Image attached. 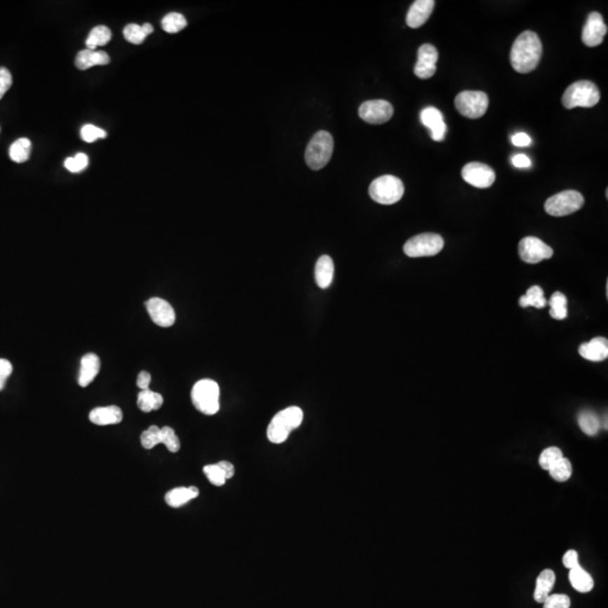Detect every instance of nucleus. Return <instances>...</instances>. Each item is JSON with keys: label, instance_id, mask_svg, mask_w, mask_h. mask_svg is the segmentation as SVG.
<instances>
[{"label": "nucleus", "instance_id": "obj_1", "mask_svg": "<svg viewBox=\"0 0 608 608\" xmlns=\"http://www.w3.org/2000/svg\"><path fill=\"white\" fill-rule=\"evenodd\" d=\"M542 42L536 33L525 31L516 39L510 51L513 68L520 74L535 70L542 57Z\"/></svg>", "mask_w": 608, "mask_h": 608}, {"label": "nucleus", "instance_id": "obj_2", "mask_svg": "<svg viewBox=\"0 0 608 608\" xmlns=\"http://www.w3.org/2000/svg\"><path fill=\"white\" fill-rule=\"evenodd\" d=\"M303 421V411L298 407H289L282 410L270 421L267 437L272 443L281 444L286 441L292 430H296Z\"/></svg>", "mask_w": 608, "mask_h": 608}, {"label": "nucleus", "instance_id": "obj_3", "mask_svg": "<svg viewBox=\"0 0 608 608\" xmlns=\"http://www.w3.org/2000/svg\"><path fill=\"white\" fill-rule=\"evenodd\" d=\"M600 100V89L589 80L571 84L564 91L562 104L568 110L576 107H594Z\"/></svg>", "mask_w": 608, "mask_h": 608}, {"label": "nucleus", "instance_id": "obj_4", "mask_svg": "<svg viewBox=\"0 0 608 608\" xmlns=\"http://www.w3.org/2000/svg\"><path fill=\"white\" fill-rule=\"evenodd\" d=\"M192 401L195 408L204 415H216L220 409V388L213 380L204 378L192 390Z\"/></svg>", "mask_w": 608, "mask_h": 608}, {"label": "nucleus", "instance_id": "obj_5", "mask_svg": "<svg viewBox=\"0 0 608 608\" xmlns=\"http://www.w3.org/2000/svg\"><path fill=\"white\" fill-rule=\"evenodd\" d=\"M369 193L373 201H376L378 204H395L404 197V183L398 177L384 175L373 180L369 188Z\"/></svg>", "mask_w": 608, "mask_h": 608}, {"label": "nucleus", "instance_id": "obj_6", "mask_svg": "<svg viewBox=\"0 0 608 608\" xmlns=\"http://www.w3.org/2000/svg\"><path fill=\"white\" fill-rule=\"evenodd\" d=\"M333 152V136L327 131H319L308 145L305 161L312 171H320L329 162Z\"/></svg>", "mask_w": 608, "mask_h": 608}, {"label": "nucleus", "instance_id": "obj_7", "mask_svg": "<svg viewBox=\"0 0 608 608\" xmlns=\"http://www.w3.org/2000/svg\"><path fill=\"white\" fill-rule=\"evenodd\" d=\"M444 248V239L437 233H421L404 244V251L411 258L435 256Z\"/></svg>", "mask_w": 608, "mask_h": 608}, {"label": "nucleus", "instance_id": "obj_8", "mask_svg": "<svg viewBox=\"0 0 608 608\" xmlns=\"http://www.w3.org/2000/svg\"><path fill=\"white\" fill-rule=\"evenodd\" d=\"M585 204V199L577 191H564L546 199L544 209L552 216H566L577 212Z\"/></svg>", "mask_w": 608, "mask_h": 608}, {"label": "nucleus", "instance_id": "obj_9", "mask_svg": "<svg viewBox=\"0 0 608 608\" xmlns=\"http://www.w3.org/2000/svg\"><path fill=\"white\" fill-rule=\"evenodd\" d=\"M489 106L488 95L483 91H462L455 98V107L458 113L469 119H480Z\"/></svg>", "mask_w": 608, "mask_h": 608}, {"label": "nucleus", "instance_id": "obj_10", "mask_svg": "<svg viewBox=\"0 0 608 608\" xmlns=\"http://www.w3.org/2000/svg\"><path fill=\"white\" fill-rule=\"evenodd\" d=\"M520 256L529 264H537L553 256V249L536 237H526L520 242Z\"/></svg>", "mask_w": 608, "mask_h": 608}, {"label": "nucleus", "instance_id": "obj_11", "mask_svg": "<svg viewBox=\"0 0 608 608\" xmlns=\"http://www.w3.org/2000/svg\"><path fill=\"white\" fill-rule=\"evenodd\" d=\"M462 177L469 185L477 188H488L495 183L496 173L486 164L470 162L462 169Z\"/></svg>", "mask_w": 608, "mask_h": 608}, {"label": "nucleus", "instance_id": "obj_12", "mask_svg": "<svg viewBox=\"0 0 608 608\" xmlns=\"http://www.w3.org/2000/svg\"><path fill=\"white\" fill-rule=\"evenodd\" d=\"M359 117L370 124H383L391 119L393 107L387 100H367L358 110Z\"/></svg>", "mask_w": 608, "mask_h": 608}, {"label": "nucleus", "instance_id": "obj_13", "mask_svg": "<svg viewBox=\"0 0 608 608\" xmlns=\"http://www.w3.org/2000/svg\"><path fill=\"white\" fill-rule=\"evenodd\" d=\"M145 307L152 322L159 327H171L176 322V313L173 308L164 298H150L149 301L145 302Z\"/></svg>", "mask_w": 608, "mask_h": 608}, {"label": "nucleus", "instance_id": "obj_14", "mask_svg": "<svg viewBox=\"0 0 608 608\" xmlns=\"http://www.w3.org/2000/svg\"><path fill=\"white\" fill-rule=\"evenodd\" d=\"M438 61V51L432 44H423L418 50V59L416 63V76L421 79H430L436 72V63Z\"/></svg>", "mask_w": 608, "mask_h": 608}, {"label": "nucleus", "instance_id": "obj_15", "mask_svg": "<svg viewBox=\"0 0 608 608\" xmlns=\"http://www.w3.org/2000/svg\"><path fill=\"white\" fill-rule=\"evenodd\" d=\"M607 25L604 23L600 13L589 14L583 29V42L589 48H595L602 44L604 37L607 34Z\"/></svg>", "mask_w": 608, "mask_h": 608}, {"label": "nucleus", "instance_id": "obj_16", "mask_svg": "<svg viewBox=\"0 0 608 608\" xmlns=\"http://www.w3.org/2000/svg\"><path fill=\"white\" fill-rule=\"evenodd\" d=\"M421 119L423 126L430 130V137L434 141H443L447 132V126L440 110L432 106L423 108L421 113Z\"/></svg>", "mask_w": 608, "mask_h": 608}, {"label": "nucleus", "instance_id": "obj_17", "mask_svg": "<svg viewBox=\"0 0 608 608\" xmlns=\"http://www.w3.org/2000/svg\"><path fill=\"white\" fill-rule=\"evenodd\" d=\"M435 7L434 0H417L412 4L407 14V25L411 29H418L426 23Z\"/></svg>", "mask_w": 608, "mask_h": 608}, {"label": "nucleus", "instance_id": "obj_18", "mask_svg": "<svg viewBox=\"0 0 608 608\" xmlns=\"http://www.w3.org/2000/svg\"><path fill=\"white\" fill-rule=\"evenodd\" d=\"M581 357L591 362L605 361L608 357V341L604 337H596L579 347Z\"/></svg>", "mask_w": 608, "mask_h": 608}, {"label": "nucleus", "instance_id": "obj_19", "mask_svg": "<svg viewBox=\"0 0 608 608\" xmlns=\"http://www.w3.org/2000/svg\"><path fill=\"white\" fill-rule=\"evenodd\" d=\"M89 421L98 426L117 425L123 421V412L117 406L100 407L91 410Z\"/></svg>", "mask_w": 608, "mask_h": 608}, {"label": "nucleus", "instance_id": "obj_20", "mask_svg": "<svg viewBox=\"0 0 608 608\" xmlns=\"http://www.w3.org/2000/svg\"><path fill=\"white\" fill-rule=\"evenodd\" d=\"M111 62V58L106 52L86 48L80 51L74 60V65L79 70H87L94 66H106Z\"/></svg>", "mask_w": 608, "mask_h": 608}, {"label": "nucleus", "instance_id": "obj_21", "mask_svg": "<svg viewBox=\"0 0 608 608\" xmlns=\"http://www.w3.org/2000/svg\"><path fill=\"white\" fill-rule=\"evenodd\" d=\"M100 370V359L95 354H87L81 358L80 364L79 378L78 383L80 387H88L91 382L94 381L97 374Z\"/></svg>", "mask_w": 608, "mask_h": 608}, {"label": "nucleus", "instance_id": "obj_22", "mask_svg": "<svg viewBox=\"0 0 608 608\" xmlns=\"http://www.w3.org/2000/svg\"><path fill=\"white\" fill-rule=\"evenodd\" d=\"M199 491L197 487H190V488L180 487V488L168 491L166 494L165 501L168 506L179 508V507L184 506L188 501L199 497Z\"/></svg>", "mask_w": 608, "mask_h": 608}, {"label": "nucleus", "instance_id": "obj_23", "mask_svg": "<svg viewBox=\"0 0 608 608\" xmlns=\"http://www.w3.org/2000/svg\"><path fill=\"white\" fill-rule=\"evenodd\" d=\"M335 273L333 259L327 255L320 257L316 264V282L320 289H328L331 285Z\"/></svg>", "mask_w": 608, "mask_h": 608}, {"label": "nucleus", "instance_id": "obj_24", "mask_svg": "<svg viewBox=\"0 0 608 608\" xmlns=\"http://www.w3.org/2000/svg\"><path fill=\"white\" fill-rule=\"evenodd\" d=\"M555 583V572L550 570V569L543 570V571L541 572L540 576L537 577L536 580V587H535L534 590L535 602H540V604H543V602H546V598L550 596V593H551L552 589H553Z\"/></svg>", "mask_w": 608, "mask_h": 608}, {"label": "nucleus", "instance_id": "obj_25", "mask_svg": "<svg viewBox=\"0 0 608 608\" xmlns=\"http://www.w3.org/2000/svg\"><path fill=\"white\" fill-rule=\"evenodd\" d=\"M569 580H570L572 587L581 594L589 593L591 589L594 588V579L588 572L583 570L580 566L570 569Z\"/></svg>", "mask_w": 608, "mask_h": 608}, {"label": "nucleus", "instance_id": "obj_26", "mask_svg": "<svg viewBox=\"0 0 608 608\" xmlns=\"http://www.w3.org/2000/svg\"><path fill=\"white\" fill-rule=\"evenodd\" d=\"M164 398L160 393L154 392L150 389L143 390L138 395V407L143 412L154 411L161 408Z\"/></svg>", "mask_w": 608, "mask_h": 608}, {"label": "nucleus", "instance_id": "obj_27", "mask_svg": "<svg viewBox=\"0 0 608 608\" xmlns=\"http://www.w3.org/2000/svg\"><path fill=\"white\" fill-rule=\"evenodd\" d=\"M111 39L112 32L107 26H96L89 33L88 37L86 40V46L89 50H96L98 46H106L111 41Z\"/></svg>", "mask_w": 608, "mask_h": 608}, {"label": "nucleus", "instance_id": "obj_28", "mask_svg": "<svg viewBox=\"0 0 608 608\" xmlns=\"http://www.w3.org/2000/svg\"><path fill=\"white\" fill-rule=\"evenodd\" d=\"M32 143L29 139L26 138H20L16 140L11 148H9V157L11 159L18 164H23L27 161L31 156Z\"/></svg>", "mask_w": 608, "mask_h": 608}, {"label": "nucleus", "instance_id": "obj_29", "mask_svg": "<svg viewBox=\"0 0 608 608\" xmlns=\"http://www.w3.org/2000/svg\"><path fill=\"white\" fill-rule=\"evenodd\" d=\"M548 304L546 298H544V292L537 285L529 287L525 296H520V305L522 308L534 307L536 309H542Z\"/></svg>", "mask_w": 608, "mask_h": 608}, {"label": "nucleus", "instance_id": "obj_30", "mask_svg": "<svg viewBox=\"0 0 608 608\" xmlns=\"http://www.w3.org/2000/svg\"><path fill=\"white\" fill-rule=\"evenodd\" d=\"M550 316L552 318L555 319V320H563V319H566L568 317V309H567V304H568V300H567V296L561 292H555L552 294L551 298H550Z\"/></svg>", "mask_w": 608, "mask_h": 608}, {"label": "nucleus", "instance_id": "obj_31", "mask_svg": "<svg viewBox=\"0 0 608 608\" xmlns=\"http://www.w3.org/2000/svg\"><path fill=\"white\" fill-rule=\"evenodd\" d=\"M578 423L586 435L595 436L598 434L600 421L594 412L583 411L578 416Z\"/></svg>", "mask_w": 608, "mask_h": 608}, {"label": "nucleus", "instance_id": "obj_32", "mask_svg": "<svg viewBox=\"0 0 608 608\" xmlns=\"http://www.w3.org/2000/svg\"><path fill=\"white\" fill-rule=\"evenodd\" d=\"M162 29L167 33H178L187 26V20L179 13H169L161 20Z\"/></svg>", "mask_w": 608, "mask_h": 608}, {"label": "nucleus", "instance_id": "obj_33", "mask_svg": "<svg viewBox=\"0 0 608 608\" xmlns=\"http://www.w3.org/2000/svg\"><path fill=\"white\" fill-rule=\"evenodd\" d=\"M549 472L550 475L557 482L568 481L572 475L571 462L563 456L562 458L557 461L555 465L552 466Z\"/></svg>", "mask_w": 608, "mask_h": 608}, {"label": "nucleus", "instance_id": "obj_34", "mask_svg": "<svg viewBox=\"0 0 608 608\" xmlns=\"http://www.w3.org/2000/svg\"><path fill=\"white\" fill-rule=\"evenodd\" d=\"M563 458V453L559 447H548L541 453L538 463L543 470L549 471L552 466L557 463V461Z\"/></svg>", "mask_w": 608, "mask_h": 608}, {"label": "nucleus", "instance_id": "obj_35", "mask_svg": "<svg viewBox=\"0 0 608 608\" xmlns=\"http://www.w3.org/2000/svg\"><path fill=\"white\" fill-rule=\"evenodd\" d=\"M160 444H164L171 453H177L180 449L178 436L171 427L165 426L160 428Z\"/></svg>", "mask_w": 608, "mask_h": 608}, {"label": "nucleus", "instance_id": "obj_36", "mask_svg": "<svg viewBox=\"0 0 608 608\" xmlns=\"http://www.w3.org/2000/svg\"><path fill=\"white\" fill-rule=\"evenodd\" d=\"M123 35L128 42L132 44H143L145 40V34L143 33V27L138 24H128L124 27Z\"/></svg>", "mask_w": 608, "mask_h": 608}, {"label": "nucleus", "instance_id": "obj_37", "mask_svg": "<svg viewBox=\"0 0 608 608\" xmlns=\"http://www.w3.org/2000/svg\"><path fill=\"white\" fill-rule=\"evenodd\" d=\"M141 444L145 449H154L160 444V428L158 426L149 427L141 435Z\"/></svg>", "mask_w": 608, "mask_h": 608}, {"label": "nucleus", "instance_id": "obj_38", "mask_svg": "<svg viewBox=\"0 0 608 608\" xmlns=\"http://www.w3.org/2000/svg\"><path fill=\"white\" fill-rule=\"evenodd\" d=\"M203 472H204L205 475L208 477L209 481L212 484H214V486H223L225 481H227L225 473H223L221 468L218 464H211V465L204 466Z\"/></svg>", "mask_w": 608, "mask_h": 608}, {"label": "nucleus", "instance_id": "obj_39", "mask_svg": "<svg viewBox=\"0 0 608 608\" xmlns=\"http://www.w3.org/2000/svg\"><path fill=\"white\" fill-rule=\"evenodd\" d=\"M88 166V157L85 154H77L72 158H67L65 167L70 173H80Z\"/></svg>", "mask_w": 608, "mask_h": 608}, {"label": "nucleus", "instance_id": "obj_40", "mask_svg": "<svg viewBox=\"0 0 608 608\" xmlns=\"http://www.w3.org/2000/svg\"><path fill=\"white\" fill-rule=\"evenodd\" d=\"M106 132L103 130V128H97V126H93V124H86L85 126H83L81 128V131H80V137L81 139L85 141V143H95L97 139H104L106 138Z\"/></svg>", "mask_w": 608, "mask_h": 608}, {"label": "nucleus", "instance_id": "obj_41", "mask_svg": "<svg viewBox=\"0 0 608 608\" xmlns=\"http://www.w3.org/2000/svg\"><path fill=\"white\" fill-rule=\"evenodd\" d=\"M543 604V608H570L571 605L570 598L564 594L550 595Z\"/></svg>", "mask_w": 608, "mask_h": 608}, {"label": "nucleus", "instance_id": "obj_42", "mask_svg": "<svg viewBox=\"0 0 608 608\" xmlns=\"http://www.w3.org/2000/svg\"><path fill=\"white\" fill-rule=\"evenodd\" d=\"M13 85L12 74L5 67H0V100L5 96Z\"/></svg>", "mask_w": 608, "mask_h": 608}, {"label": "nucleus", "instance_id": "obj_43", "mask_svg": "<svg viewBox=\"0 0 608 608\" xmlns=\"http://www.w3.org/2000/svg\"><path fill=\"white\" fill-rule=\"evenodd\" d=\"M13 365L8 359L0 358V391H3L6 385L7 378L12 376Z\"/></svg>", "mask_w": 608, "mask_h": 608}, {"label": "nucleus", "instance_id": "obj_44", "mask_svg": "<svg viewBox=\"0 0 608 608\" xmlns=\"http://www.w3.org/2000/svg\"><path fill=\"white\" fill-rule=\"evenodd\" d=\"M563 564L567 569L576 568L579 566V557H578V552L574 550H569L566 552V555H563Z\"/></svg>", "mask_w": 608, "mask_h": 608}, {"label": "nucleus", "instance_id": "obj_45", "mask_svg": "<svg viewBox=\"0 0 608 608\" xmlns=\"http://www.w3.org/2000/svg\"><path fill=\"white\" fill-rule=\"evenodd\" d=\"M512 143L513 145H516V147L524 148V147H529V145H531V139L529 134L524 133V132H518V133L513 136Z\"/></svg>", "mask_w": 608, "mask_h": 608}, {"label": "nucleus", "instance_id": "obj_46", "mask_svg": "<svg viewBox=\"0 0 608 608\" xmlns=\"http://www.w3.org/2000/svg\"><path fill=\"white\" fill-rule=\"evenodd\" d=\"M512 162L515 167L520 168V169L529 168L531 165V159L526 154H515L512 158Z\"/></svg>", "mask_w": 608, "mask_h": 608}, {"label": "nucleus", "instance_id": "obj_47", "mask_svg": "<svg viewBox=\"0 0 608 608\" xmlns=\"http://www.w3.org/2000/svg\"><path fill=\"white\" fill-rule=\"evenodd\" d=\"M151 383V376L150 373L145 372V371H143V372L139 373V376H138L137 378V385L141 391L143 390H148L149 385Z\"/></svg>", "mask_w": 608, "mask_h": 608}, {"label": "nucleus", "instance_id": "obj_48", "mask_svg": "<svg viewBox=\"0 0 608 608\" xmlns=\"http://www.w3.org/2000/svg\"><path fill=\"white\" fill-rule=\"evenodd\" d=\"M221 468L222 471L225 473V479H231V477L234 475V466L232 465V463L230 462H227V461H221L219 463H216Z\"/></svg>", "mask_w": 608, "mask_h": 608}, {"label": "nucleus", "instance_id": "obj_49", "mask_svg": "<svg viewBox=\"0 0 608 608\" xmlns=\"http://www.w3.org/2000/svg\"><path fill=\"white\" fill-rule=\"evenodd\" d=\"M141 27H143V33H145V37H148V35H150L151 33H152V32H154V27H152V25H151V24H149V23L143 24V25L141 26Z\"/></svg>", "mask_w": 608, "mask_h": 608}]
</instances>
